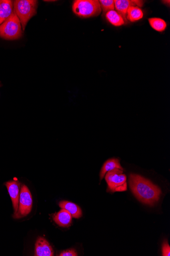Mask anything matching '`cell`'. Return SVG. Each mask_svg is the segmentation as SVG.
<instances>
[{
  "label": "cell",
  "mask_w": 170,
  "mask_h": 256,
  "mask_svg": "<svg viewBox=\"0 0 170 256\" xmlns=\"http://www.w3.org/2000/svg\"><path fill=\"white\" fill-rule=\"evenodd\" d=\"M105 176L109 191L115 192L127 190V178L123 173V170L116 168L108 172Z\"/></svg>",
  "instance_id": "5b68a950"
},
{
  "label": "cell",
  "mask_w": 170,
  "mask_h": 256,
  "mask_svg": "<svg viewBox=\"0 0 170 256\" xmlns=\"http://www.w3.org/2000/svg\"><path fill=\"white\" fill-rule=\"evenodd\" d=\"M34 256H53L54 251L46 239L42 237H38L35 243Z\"/></svg>",
  "instance_id": "9c48e42d"
},
{
  "label": "cell",
  "mask_w": 170,
  "mask_h": 256,
  "mask_svg": "<svg viewBox=\"0 0 170 256\" xmlns=\"http://www.w3.org/2000/svg\"><path fill=\"white\" fill-rule=\"evenodd\" d=\"M144 3V1H139V0H115V9L116 12L124 18L125 23H127L128 20L126 19V15L129 7L133 6L140 8L143 6Z\"/></svg>",
  "instance_id": "52a82bcc"
},
{
  "label": "cell",
  "mask_w": 170,
  "mask_h": 256,
  "mask_svg": "<svg viewBox=\"0 0 170 256\" xmlns=\"http://www.w3.org/2000/svg\"><path fill=\"white\" fill-rule=\"evenodd\" d=\"M2 86H3L2 84H1V82H0V88H1Z\"/></svg>",
  "instance_id": "44dd1931"
},
{
  "label": "cell",
  "mask_w": 170,
  "mask_h": 256,
  "mask_svg": "<svg viewBox=\"0 0 170 256\" xmlns=\"http://www.w3.org/2000/svg\"><path fill=\"white\" fill-rule=\"evenodd\" d=\"M60 256H77V254L75 249H68L62 252Z\"/></svg>",
  "instance_id": "d6986e66"
},
{
  "label": "cell",
  "mask_w": 170,
  "mask_h": 256,
  "mask_svg": "<svg viewBox=\"0 0 170 256\" xmlns=\"http://www.w3.org/2000/svg\"><path fill=\"white\" fill-rule=\"evenodd\" d=\"M148 22L150 25L158 32H163L167 26V24L165 20L161 18H149L148 19Z\"/></svg>",
  "instance_id": "2e32d148"
},
{
  "label": "cell",
  "mask_w": 170,
  "mask_h": 256,
  "mask_svg": "<svg viewBox=\"0 0 170 256\" xmlns=\"http://www.w3.org/2000/svg\"><path fill=\"white\" fill-rule=\"evenodd\" d=\"M72 216L67 210L62 209L53 216L54 221L60 227H68L72 222Z\"/></svg>",
  "instance_id": "30bf717a"
},
{
  "label": "cell",
  "mask_w": 170,
  "mask_h": 256,
  "mask_svg": "<svg viewBox=\"0 0 170 256\" xmlns=\"http://www.w3.org/2000/svg\"><path fill=\"white\" fill-rule=\"evenodd\" d=\"M59 205L62 209L67 210L73 218L78 219L82 217V211L80 207L74 203L67 201L60 202Z\"/></svg>",
  "instance_id": "7c38bea8"
},
{
  "label": "cell",
  "mask_w": 170,
  "mask_h": 256,
  "mask_svg": "<svg viewBox=\"0 0 170 256\" xmlns=\"http://www.w3.org/2000/svg\"><path fill=\"white\" fill-rule=\"evenodd\" d=\"M162 2L163 3L165 4L166 5H168V6H170V1H163Z\"/></svg>",
  "instance_id": "ffe728a7"
},
{
  "label": "cell",
  "mask_w": 170,
  "mask_h": 256,
  "mask_svg": "<svg viewBox=\"0 0 170 256\" xmlns=\"http://www.w3.org/2000/svg\"><path fill=\"white\" fill-rule=\"evenodd\" d=\"M99 2L101 5L102 10L105 14L115 9V1L113 0H100Z\"/></svg>",
  "instance_id": "e0dca14e"
},
{
  "label": "cell",
  "mask_w": 170,
  "mask_h": 256,
  "mask_svg": "<svg viewBox=\"0 0 170 256\" xmlns=\"http://www.w3.org/2000/svg\"><path fill=\"white\" fill-rule=\"evenodd\" d=\"M4 184L11 198L15 210L14 214H15L18 209L20 192H21L20 188H21V183L16 180L9 181L5 183Z\"/></svg>",
  "instance_id": "ba28073f"
},
{
  "label": "cell",
  "mask_w": 170,
  "mask_h": 256,
  "mask_svg": "<svg viewBox=\"0 0 170 256\" xmlns=\"http://www.w3.org/2000/svg\"><path fill=\"white\" fill-rule=\"evenodd\" d=\"M108 21L114 26L119 27L125 24L124 18L116 10H111L106 14Z\"/></svg>",
  "instance_id": "9a60e30c"
},
{
  "label": "cell",
  "mask_w": 170,
  "mask_h": 256,
  "mask_svg": "<svg viewBox=\"0 0 170 256\" xmlns=\"http://www.w3.org/2000/svg\"><path fill=\"white\" fill-rule=\"evenodd\" d=\"M130 188L137 199L149 205L153 206L161 195V190L156 185L144 177L131 174L129 175Z\"/></svg>",
  "instance_id": "6da1fadb"
},
{
  "label": "cell",
  "mask_w": 170,
  "mask_h": 256,
  "mask_svg": "<svg viewBox=\"0 0 170 256\" xmlns=\"http://www.w3.org/2000/svg\"><path fill=\"white\" fill-rule=\"evenodd\" d=\"M162 253L163 256H170V247L167 240L165 241L163 244Z\"/></svg>",
  "instance_id": "ac0fdd59"
},
{
  "label": "cell",
  "mask_w": 170,
  "mask_h": 256,
  "mask_svg": "<svg viewBox=\"0 0 170 256\" xmlns=\"http://www.w3.org/2000/svg\"><path fill=\"white\" fill-rule=\"evenodd\" d=\"M13 7L11 0H0V25L11 16L14 12Z\"/></svg>",
  "instance_id": "8fae6325"
},
{
  "label": "cell",
  "mask_w": 170,
  "mask_h": 256,
  "mask_svg": "<svg viewBox=\"0 0 170 256\" xmlns=\"http://www.w3.org/2000/svg\"><path fill=\"white\" fill-rule=\"evenodd\" d=\"M32 197L31 191L26 185L21 186L20 192L18 209L14 214L15 219H20L28 216L31 213L32 208Z\"/></svg>",
  "instance_id": "8992f818"
},
{
  "label": "cell",
  "mask_w": 170,
  "mask_h": 256,
  "mask_svg": "<svg viewBox=\"0 0 170 256\" xmlns=\"http://www.w3.org/2000/svg\"><path fill=\"white\" fill-rule=\"evenodd\" d=\"M38 1L35 0H17L14 2V12L25 30L29 20L36 14Z\"/></svg>",
  "instance_id": "7a4b0ae2"
},
{
  "label": "cell",
  "mask_w": 170,
  "mask_h": 256,
  "mask_svg": "<svg viewBox=\"0 0 170 256\" xmlns=\"http://www.w3.org/2000/svg\"><path fill=\"white\" fill-rule=\"evenodd\" d=\"M144 14L141 8L137 6H131L129 7L126 15L128 21L135 22L143 18Z\"/></svg>",
  "instance_id": "5bb4252c"
},
{
  "label": "cell",
  "mask_w": 170,
  "mask_h": 256,
  "mask_svg": "<svg viewBox=\"0 0 170 256\" xmlns=\"http://www.w3.org/2000/svg\"><path fill=\"white\" fill-rule=\"evenodd\" d=\"M119 169L124 171V168L122 167L120 161L117 159H110L107 160L103 165L101 172H100V178L102 180L105 176L106 174L114 169Z\"/></svg>",
  "instance_id": "4fadbf2b"
},
{
  "label": "cell",
  "mask_w": 170,
  "mask_h": 256,
  "mask_svg": "<svg viewBox=\"0 0 170 256\" xmlns=\"http://www.w3.org/2000/svg\"><path fill=\"white\" fill-rule=\"evenodd\" d=\"M23 36L22 25L14 11L5 21L0 25V37L8 40L18 39Z\"/></svg>",
  "instance_id": "3957f363"
},
{
  "label": "cell",
  "mask_w": 170,
  "mask_h": 256,
  "mask_svg": "<svg viewBox=\"0 0 170 256\" xmlns=\"http://www.w3.org/2000/svg\"><path fill=\"white\" fill-rule=\"evenodd\" d=\"M73 11L79 18H88L99 16L102 10L97 0H76L73 3Z\"/></svg>",
  "instance_id": "277c9868"
}]
</instances>
